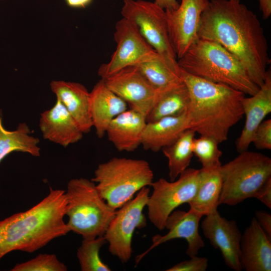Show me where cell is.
I'll use <instances>...</instances> for the list:
<instances>
[{
	"label": "cell",
	"instance_id": "603a6c76",
	"mask_svg": "<svg viewBox=\"0 0 271 271\" xmlns=\"http://www.w3.org/2000/svg\"><path fill=\"white\" fill-rule=\"evenodd\" d=\"M220 167L199 169L198 188L193 199L188 203L190 208L202 216L217 210L222 185Z\"/></svg>",
	"mask_w": 271,
	"mask_h": 271
},
{
	"label": "cell",
	"instance_id": "484cf974",
	"mask_svg": "<svg viewBox=\"0 0 271 271\" xmlns=\"http://www.w3.org/2000/svg\"><path fill=\"white\" fill-rule=\"evenodd\" d=\"M195 133L193 130L187 129L174 143L162 149L168 160L170 181L176 180L189 166L193 155L192 144Z\"/></svg>",
	"mask_w": 271,
	"mask_h": 271
},
{
	"label": "cell",
	"instance_id": "83f0119b",
	"mask_svg": "<svg viewBox=\"0 0 271 271\" xmlns=\"http://www.w3.org/2000/svg\"><path fill=\"white\" fill-rule=\"evenodd\" d=\"M104 235L83 239L77 249V256L82 271H110L108 265L99 256L101 247L106 243Z\"/></svg>",
	"mask_w": 271,
	"mask_h": 271
},
{
	"label": "cell",
	"instance_id": "1f68e13d",
	"mask_svg": "<svg viewBox=\"0 0 271 271\" xmlns=\"http://www.w3.org/2000/svg\"><path fill=\"white\" fill-rule=\"evenodd\" d=\"M208 259L197 255L181 261L167 269V271H205L208 267Z\"/></svg>",
	"mask_w": 271,
	"mask_h": 271
},
{
	"label": "cell",
	"instance_id": "44dd1931",
	"mask_svg": "<svg viewBox=\"0 0 271 271\" xmlns=\"http://www.w3.org/2000/svg\"><path fill=\"white\" fill-rule=\"evenodd\" d=\"M50 88L64 105L83 133L93 127L89 109V92L82 84L63 80H53Z\"/></svg>",
	"mask_w": 271,
	"mask_h": 271
},
{
	"label": "cell",
	"instance_id": "30bf717a",
	"mask_svg": "<svg viewBox=\"0 0 271 271\" xmlns=\"http://www.w3.org/2000/svg\"><path fill=\"white\" fill-rule=\"evenodd\" d=\"M150 192L148 187L143 188L134 198L116 211L103 235L108 243L110 253L122 262H127L131 256L132 238L134 230L146 225L143 212L147 206Z\"/></svg>",
	"mask_w": 271,
	"mask_h": 271
},
{
	"label": "cell",
	"instance_id": "836d02e7",
	"mask_svg": "<svg viewBox=\"0 0 271 271\" xmlns=\"http://www.w3.org/2000/svg\"><path fill=\"white\" fill-rule=\"evenodd\" d=\"M269 209H271V179H269L255 197Z\"/></svg>",
	"mask_w": 271,
	"mask_h": 271
},
{
	"label": "cell",
	"instance_id": "e575fe53",
	"mask_svg": "<svg viewBox=\"0 0 271 271\" xmlns=\"http://www.w3.org/2000/svg\"><path fill=\"white\" fill-rule=\"evenodd\" d=\"M154 2L165 10H175L179 5L177 0H154Z\"/></svg>",
	"mask_w": 271,
	"mask_h": 271
},
{
	"label": "cell",
	"instance_id": "ba28073f",
	"mask_svg": "<svg viewBox=\"0 0 271 271\" xmlns=\"http://www.w3.org/2000/svg\"><path fill=\"white\" fill-rule=\"evenodd\" d=\"M121 14L132 22L167 67L181 77V70L171 40L165 10L154 2L123 0Z\"/></svg>",
	"mask_w": 271,
	"mask_h": 271
},
{
	"label": "cell",
	"instance_id": "8992f818",
	"mask_svg": "<svg viewBox=\"0 0 271 271\" xmlns=\"http://www.w3.org/2000/svg\"><path fill=\"white\" fill-rule=\"evenodd\" d=\"M154 174L145 160L114 157L100 164L91 180L101 197L113 209L120 208L136 193L151 186Z\"/></svg>",
	"mask_w": 271,
	"mask_h": 271
},
{
	"label": "cell",
	"instance_id": "f1b7e54d",
	"mask_svg": "<svg viewBox=\"0 0 271 271\" xmlns=\"http://www.w3.org/2000/svg\"><path fill=\"white\" fill-rule=\"evenodd\" d=\"M219 143L213 138L200 136L194 138L192 144L193 154L198 158L203 168L212 169L221 166L220 158L222 152Z\"/></svg>",
	"mask_w": 271,
	"mask_h": 271
},
{
	"label": "cell",
	"instance_id": "7c38bea8",
	"mask_svg": "<svg viewBox=\"0 0 271 271\" xmlns=\"http://www.w3.org/2000/svg\"><path fill=\"white\" fill-rule=\"evenodd\" d=\"M209 2V0H180L176 9L165 10L171 40L178 59L199 39L201 16Z\"/></svg>",
	"mask_w": 271,
	"mask_h": 271
},
{
	"label": "cell",
	"instance_id": "277c9868",
	"mask_svg": "<svg viewBox=\"0 0 271 271\" xmlns=\"http://www.w3.org/2000/svg\"><path fill=\"white\" fill-rule=\"evenodd\" d=\"M181 70L194 76L230 86L250 96L259 88L242 63L217 42L198 39L178 59Z\"/></svg>",
	"mask_w": 271,
	"mask_h": 271
},
{
	"label": "cell",
	"instance_id": "74e56055",
	"mask_svg": "<svg viewBox=\"0 0 271 271\" xmlns=\"http://www.w3.org/2000/svg\"><path fill=\"white\" fill-rule=\"evenodd\" d=\"M231 1H237V2H240V0H231Z\"/></svg>",
	"mask_w": 271,
	"mask_h": 271
},
{
	"label": "cell",
	"instance_id": "e0dca14e",
	"mask_svg": "<svg viewBox=\"0 0 271 271\" xmlns=\"http://www.w3.org/2000/svg\"><path fill=\"white\" fill-rule=\"evenodd\" d=\"M245 121L239 137L236 142V148L239 153L247 151L254 132L265 117L271 112V72L267 70L265 79L258 91L242 101Z\"/></svg>",
	"mask_w": 271,
	"mask_h": 271
},
{
	"label": "cell",
	"instance_id": "6da1fadb",
	"mask_svg": "<svg viewBox=\"0 0 271 271\" xmlns=\"http://www.w3.org/2000/svg\"><path fill=\"white\" fill-rule=\"evenodd\" d=\"M199 39L218 43L242 63L259 87L270 61L263 29L257 16L240 2L210 0L203 12Z\"/></svg>",
	"mask_w": 271,
	"mask_h": 271
},
{
	"label": "cell",
	"instance_id": "4dcf8cb0",
	"mask_svg": "<svg viewBox=\"0 0 271 271\" xmlns=\"http://www.w3.org/2000/svg\"><path fill=\"white\" fill-rule=\"evenodd\" d=\"M258 150L271 149V119L262 121L255 130L251 143Z\"/></svg>",
	"mask_w": 271,
	"mask_h": 271
},
{
	"label": "cell",
	"instance_id": "4316f807",
	"mask_svg": "<svg viewBox=\"0 0 271 271\" xmlns=\"http://www.w3.org/2000/svg\"><path fill=\"white\" fill-rule=\"evenodd\" d=\"M135 66L158 91L164 90L182 81L181 77L172 72L157 53Z\"/></svg>",
	"mask_w": 271,
	"mask_h": 271
},
{
	"label": "cell",
	"instance_id": "9a60e30c",
	"mask_svg": "<svg viewBox=\"0 0 271 271\" xmlns=\"http://www.w3.org/2000/svg\"><path fill=\"white\" fill-rule=\"evenodd\" d=\"M202 216L191 208L188 211L174 210L166 221L165 228L168 230L167 233L154 236L150 248L137 257V264L155 247L176 238L186 239L188 243L186 253L190 257L197 255L199 249L205 245L199 232V224Z\"/></svg>",
	"mask_w": 271,
	"mask_h": 271
},
{
	"label": "cell",
	"instance_id": "52a82bcc",
	"mask_svg": "<svg viewBox=\"0 0 271 271\" xmlns=\"http://www.w3.org/2000/svg\"><path fill=\"white\" fill-rule=\"evenodd\" d=\"M222 179L219 204L237 205L255 198L271 179V159L260 153L245 151L221 165Z\"/></svg>",
	"mask_w": 271,
	"mask_h": 271
},
{
	"label": "cell",
	"instance_id": "cb8c5ba5",
	"mask_svg": "<svg viewBox=\"0 0 271 271\" xmlns=\"http://www.w3.org/2000/svg\"><path fill=\"white\" fill-rule=\"evenodd\" d=\"M190 102L188 88L183 81L159 91L156 102L146 117L147 122L177 116L187 111Z\"/></svg>",
	"mask_w": 271,
	"mask_h": 271
},
{
	"label": "cell",
	"instance_id": "5bb4252c",
	"mask_svg": "<svg viewBox=\"0 0 271 271\" xmlns=\"http://www.w3.org/2000/svg\"><path fill=\"white\" fill-rule=\"evenodd\" d=\"M201 226L212 246L220 250L225 264L235 271L242 270L239 259L242 233L236 222L221 216L217 210L205 216Z\"/></svg>",
	"mask_w": 271,
	"mask_h": 271
},
{
	"label": "cell",
	"instance_id": "8d00e7d4",
	"mask_svg": "<svg viewBox=\"0 0 271 271\" xmlns=\"http://www.w3.org/2000/svg\"><path fill=\"white\" fill-rule=\"evenodd\" d=\"M92 0H66L68 6L74 8H82L88 5Z\"/></svg>",
	"mask_w": 271,
	"mask_h": 271
},
{
	"label": "cell",
	"instance_id": "8fae6325",
	"mask_svg": "<svg viewBox=\"0 0 271 271\" xmlns=\"http://www.w3.org/2000/svg\"><path fill=\"white\" fill-rule=\"evenodd\" d=\"M114 39L116 48L108 63L102 64L98 74L101 79L125 68L136 66L157 52L144 39L137 26L124 18L115 27Z\"/></svg>",
	"mask_w": 271,
	"mask_h": 271
},
{
	"label": "cell",
	"instance_id": "f546056e",
	"mask_svg": "<svg viewBox=\"0 0 271 271\" xmlns=\"http://www.w3.org/2000/svg\"><path fill=\"white\" fill-rule=\"evenodd\" d=\"M12 271H66L67 267L54 254H39L25 262L16 264Z\"/></svg>",
	"mask_w": 271,
	"mask_h": 271
},
{
	"label": "cell",
	"instance_id": "3957f363",
	"mask_svg": "<svg viewBox=\"0 0 271 271\" xmlns=\"http://www.w3.org/2000/svg\"><path fill=\"white\" fill-rule=\"evenodd\" d=\"M181 78L190 96L187 111L189 129L219 144L226 141L230 128L243 115L242 101L245 94L182 70Z\"/></svg>",
	"mask_w": 271,
	"mask_h": 271
},
{
	"label": "cell",
	"instance_id": "2e32d148",
	"mask_svg": "<svg viewBox=\"0 0 271 271\" xmlns=\"http://www.w3.org/2000/svg\"><path fill=\"white\" fill-rule=\"evenodd\" d=\"M239 259L246 271L271 270V239L254 217L242 234Z\"/></svg>",
	"mask_w": 271,
	"mask_h": 271
},
{
	"label": "cell",
	"instance_id": "d590c367",
	"mask_svg": "<svg viewBox=\"0 0 271 271\" xmlns=\"http://www.w3.org/2000/svg\"><path fill=\"white\" fill-rule=\"evenodd\" d=\"M259 8L263 19H268L271 15V0H258Z\"/></svg>",
	"mask_w": 271,
	"mask_h": 271
},
{
	"label": "cell",
	"instance_id": "d6a6232c",
	"mask_svg": "<svg viewBox=\"0 0 271 271\" xmlns=\"http://www.w3.org/2000/svg\"><path fill=\"white\" fill-rule=\"evenodd\" d=\"M258 223L260 227L271 239V215L269 213L264 211H257L255 213Z\"/></svg>",
	"mask_w": 271,
	"mask_h": 271
},
{
	"label": "cell",
	"instance_id": "d6986e66",
	"mask_svg": "<svg viewBox=\"0 0 271 271\" xmlns=\"http://www.w3.org/2000/svg\"><path fill=\"white\" fill-rule=\"evenodd\" d=\"M128 105L101 79L89 92V109L96 133L102 138L110 122L128 109Z\"/></svg>",
	"mask_w": 271,
	"mask_h": 271
},
{
	"label": "cell",
	"instance_id": "d4e9b609",
	"mask_svg": "<svg viewBox=\"0 0 271 271\" xmlns=\"http://www.w3.org/2000/svg\"><path fill=\"white\" fill-rule=\"evenodd\" d=\"M27 123H20L15 130H9L4 126L3 112L0 109V162L14 152L28 153L34 157L40 156V141L31 134Z\"/></svg>",
	"mask_w": 271,
	"mask_h": 271
},
{
	"label": "cell",
	"instance_id": "7402d4cb",
	"mask_svg": "<svg viewBox=\"0 0 271 271\" xmlns=\"http://www.w3.org/2000/svg\"><path fill=\"white\" fill-rule=\"evenodd\" d=\"M187 111L179 115L147 122L142 138L141 145L143 148L158 152L174 143L185 130L189 129Z\"/></svg>",
	"mask_w": 271,
	"mask_h": 271
},
{
	"label": "cell",
	"instance_id": "7a4b0ae2",
	"mask_svg": "<svg viewBox=\"0 0 271 271\" xmlns=\"http://www.w3.org/2000/svg\"><path fill=\"white\" fill-rule=\"evenodd\" d=\"M65 191L50 188L47 196L24 212L0 220V260L15 250L32 253L70 231Z\"/></svg>",
	"mask_w": 271,
	"mask_h": 271
},
{
	"label": "cell",
	"instance_id": "5b68a950",
	"mask_svg": "<svg viewBox=\"0 0 271 271\" xmlns=\"http://www.w3.org/2000/svg\"><path fill=\"white\" fill-rule=\"evenodd\" d=\"M65 196L67 224L70 231L83 239L103 235L116 210L101 197L95 183L84 178L71 179Z\"/></svg>",
	"mask_w": 271,
	"mask_h": 271
},
{
	"label": "cell",
	"instance_id": "9c48e42d",
	"mask_svg": "<svg viewBox=\"0 0 271 271\" xmlns=\"http://www.w3.org/2000/svg\"><path fill=\"white\" fill-rule=\"evenodd\" d=\"M199 170L188 168L179 178L169 182L160 178L152 183L153 193L149 196L147 206L150 221L159 230L165 228L168 216L178 206L188 203L196 192Z\"/></svg>",
	"mask_w": 271,
	"mask_h": 271
},
{
	"label": "cell",
	"instance_id": "ac0fdd59",
	"mask_svg": "<svg viewBox=\"0 0 271 271\" xmlns=\"http://www.w3.org/2000/svg\"><path fill=\"white\" fill-rule=\"evenodd\" d=\"M39 127L45 140L64 147L77 143L84 134L63 103L57 99L51 108L41 114Z\"/></svg>",
	"mask_w": 271,
	"mask_h": 271
},
{
	"label": "cell",
	"instance_id": "ffe728a7",
	"mask_svg": "<svg viewBox=\"0 0 271 271\" xmlns=\"http://www.w3.org/2000/svg\"><path fill=\"white\" fill-rule=\"evenodd\" d=\"M146 116L131 108L116 116L106 130L108 140L119 152H132L141 145Z\"/></svg>",
	"mask_w": 271,
	"mask_h": 271
},
{
	"label": "cell",
	"instance_id": "4fadbf2b",
	"mask_svg": "<svg viewBox=\"0 0 271 271\" xmlns=\"http://www.w3.org/2000/svg\"><path fill=\"white\" fill-rule=\"evenodd\" d=\"M106 86L123 99L130 108L149 114L157 99V91L138 68L129 66L102 79Z\"/></svg>",
	"mask_w": 271,
	"mask_h": 271
}]
</instances>
